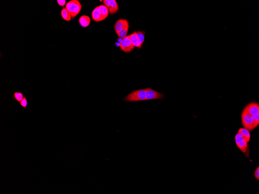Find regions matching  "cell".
Returning <instances> with one entry per match:
<instances>
[{
	"label": "cell",
	"instance_id": "7c38bea8",
	"mask_svg": "<svg viewBox=\"0 0 259 194\" xmlns=\"http://www.w3.org/2000/svg\"><path fill=\"white\" fill-rule=\"evenodd\" d=\"M98 7V9L100 10L102 17L103 20L105 19L108 16L109 11L108 8L104 5H101Z\"/></svg>",
	"mask_w": 259,
	"mask_h": 194
},
{
	"label": "cell",
	"instance_id": "7402d4cb",
	"mask_svg": "<svg viewBox=\"0 0 259 194\" xmlns=\"http://www.w3.org/2000/svg\"><path fill=\"white\" fill-rule=\"evenodd\" d=\"M245 140L244 137H239L235 138V141L236 144L237 145L239 143L242 141V140Z\"/></svg>",
	"mask_w": 259,
	"mask_h": 194
},
{
	"label": "cell",
	"instance_id": "603a6c76",
	"mask_svg": "<svg viewBox=\"0 0 259 194\" xmlns=\"http://www.w3.org/2000/svg\"><path fill=\"white\" fill-rule=\"evenodd\" d=\"M239 137H244L245 138L243 134H242L241 133H240V132H238L237 134L235 136V139Z\"/></svg>",
	"mask_w": 259,
	"mask_h": 194
},
{
	"label": "cell",
	"instance_id": "52a82bcc",
	"mask_svg": "<svg viewBox=\"0 0 259 194\" xmlns=\"http://www.w3.org/2000/svg\"><path fill=\"white\" fill-rule=\"evenodd\" d=\"M244 109L253 116L259 115V105L257 103H251L246 106Z\"/></svg>",
	"mask_w": 259,
	"mask_h": 194
},
{
	"label": "cell",
	"instance_id": "2e32d148",
	"mask_svg": "<svg viewBox=\"0 0 259 194\" xmlns=\"http://www.w3.org/2000/svg\"><path fill=\"white\" fill-rule=\"evenodd\" d=\"M238 132H240L243 134L245 140L248 143L249 142L251 138V134L248 129L244 128H240Z\"/></svg>",
	"mask_w": 259,
	"mask_h": 194
},
{
	"label": "cell",
	"instance_id": "5b68a950",
	"mask_svg": "<svg viewBox=\"0 0 259 194\" xmlns=\"http://www.w3.org/2000/svg\"><path fill=\"white\" fill-rule=\"evenodd\" d=\"M146 100H159L163 99L165 95L163 93H159L152 89L151 88L146 89Z\"/></svg>",
	"mask_w": 259,
	"mask_h": 194
},
{
	"label": "cell",
	"instance_id": "9c48e42d",
	"mask_svg": "<svg viewBox=\"0 0 259 194\" xmlns=\"http://www.w3.org/2000/svg\"><path fill=\"white\" fill-rule=\"evenodd\" d=\"M131 35V40L132 44L136 47L140 48L142 46V44L139 41V38L137 34V32L135 31Z\"/></svg>",
	"mask_w": 259,
	"mask_h": 194
},
{
	"label": "cell",
	"instance_id": "277c9868",
	"mask_svg": "<svg viewBox=\"0 0 259 194\" xmlns=\"http://www.w3.org/2000/svg\"><path fill=\"white\" fill-rule=\"evenodd\" d=\"M135 47L132 44L131 40V35L126 36L122 40L120 44L121 49L125 52L129 53L133 51Z\"/></svg>",
	"mask_w": 259,
	"mask_h": 194
},
{
	"label": "cell",
	"instance_id": "ac0fdd59",
	"mask_svg": "<svg viewBox=\"0 0 259 194\" xmlns=\"http://www.w3.org/2000/svg\"><path fill=\"white\" fill-rule=\"evenodd\" d=\"M145 32H142V31H138L137 32V34L138 37V38L140 43L142 44H143L145 40Z\"/></svg>",
	"mask_w": 259,
	"mask_h": 194
},
{
	"label": "cell",
	"instance_id": "44dd1931",
	"mask_svg": "<svg viewBox=\"0 0 259 194\" xmlns=\"http://www.w3.org/2000/svg\"><path fill=\"white\" fill-rule=\"evenodd\" d=\"M57 3L61 6H64L66 4V1L65 0H57Z\"/></svg>",
	"mask_w": 259,
	"mask_h": 194
},
{
	"label": "cell",
	"instance_id": "ba28073f",
	"mask_svg": "<svg viewBox=\"0 0 259 194\" xmlns=\"http://www.w3.org/2000/svg\"><path fill=\"white\" fill-rule=\"evenodd\" d=\"M128 23V21L125 19H119L116 22L114 25V29L117 35L119 31L125 26L126 24Z\"/></svg>",
	"mask_w": 259,
	"mask_h": 194
},
{
	"label": "cell",
	"instance_id": "d6986e66",
	"mask_svg": "<svg viewBox=\"0 0 259 194\" xmlns=\"http://www.w3.org/2000/svg\"><path fill=\"white\" fill-rule=\"evenodd\" d=\"M20 105L21 107L24 108H26L27 107L28 105V101L26 97L24 96L22 100L19 102Z\"/></svg>",
	"mask_w": 259,
	"mask_h": 194
},
{
	"label": "cell",
	"instance_id": "ffe728a7",
	"mask_svg": "<svg viewBox=\"0 0 259 194\" xmlns=\"http://www.w3.org/2000/svg\"><path fill=\"white\" fill-rule=\"evenodd\" d=\"M254 175H255V178L256 179H257L259 181V167H258L257 168H256V170H255V173H254Z\"/></svg>",
	"mask_w": 259,
	"mask_h": 194
},
{
	"label": "cell",
	"instance_id": "30bf717a",
	"mask_svg": "<svg viewBox=\"0 0 259 194\" xmlns=\"http://www.w3.org/2000/svg\"><path fill=\"white\" fill-rule=\"evenodd\" d=\"M79 23L82 27H87L91 23V19L89 16L83 15L79 18Z\"/></svg>",
	"mask_w": 259,
	"mask_h": 194
},
{
	"label": "cell",
	"instance_id": "7a4b0ae2",
	"mask_svg": "<svg viewBox=\"0 0 259 194\" xmlns=\"http://www.w3.org/2000/svg\"><path fill=\"white\" fill-rule=\"evenodd\" d=\"M146 89L137 90L129 93L124 98V100L127 102H134L146 100Z\"/></svg>",
	"mask_w": 259,
	"mask_h": 194
},
{
	"label": "cell",
	"instance_id": "8fae6325",
	"mask_svg": "<svg viewBox=\"0 0 259 194\" xmlns=\"http://www.w3.org/2000/svg\"><path fill=\"white\" fill-rule=\"evenodd\" d=\"M92 17L94 20L96 21V22H99L103 21L101 13L100 10L98 9V7L95 8L94 10L92 11Z\"/></svg>",
	"mask_w": 259,
	"mask_h": 194
},
{
	"label": "cell",
	"instance_id": "4fadbf2b",
	"mask_svg": "<svg viewBox=\"0 0 259 194\" xmlns=\"http://www.w3.org/2000/svg\"><path fill=\"white\" fill-rule=\"evenodd\" d=\"M248 142L246 140H244L239 143L237 145L238 148H239L241 151L244 153H245L248 150Z\"/></svg>",
	"mask_w": 259,
	"mask_h": 194
},
{
	"label": "cell",
	"instance_id": "3957f363",
	"mask_svg": "<svg viewBox=\"0 0 259 194\" xmlns=\"http://www.w3.org/2000/svg\"><path fill=\"white\" fill-rule=\"evenodd\" d=\"M66 9L70 13L71 17H74L78 15L81 10L82 5L77 0L69 1L66 4Z\"/></svg>",
	"mask_w": 259,
	"mask_h": 194
},
{
	"label": "cell",
	"instance_id": "8992f818",
	"mask_svg": "<svg viewBox=\"0 0 259 194\" xmlns=\"http://www.w3.org/2000/svg\"><path fill=\"white\" fill-rule=\"evenodd\" d=\"M103 3L108 8L110 14H116L119 10V6L116 0H104Z\"/></svg>",
	"mask_w": 259,
	"mask_h": 194
},
{
	"label": "cell",
	"instance_id": "e0dca14e",
	"mask_svg": "<svg viewBox=\"0 0 259 194\" xmlns=\"http://www.w3.org/2000/svg\"><path fill=\"white\" fill-rule=\"evenodd\" d=\"M24 97V94L21 92H16L13 95V97L14 100L19 103L22 101Z\"/></svg>",
	"mask_w": 259,
	"mask_h": 194
},
{
	"label": "cell",
	"instance_id": "6da1fadb",
	"mask_svg": "<svg viewBox=\"0 0 259 194\" xmlns=\"http://www.w3.org/2000/svg\"><path fill=\"white\" fill-rule=\"evenodd\" d=\"M241 121L244 127L249 131H252L258 126L255 122L252 115L246 110L244 109L241 114Z\"/></svg>",
	"mask_w": 259,
	"mask_h": 194
},
{
	"label": "cell",
	"instance_id": "9a60e30c",
	"mask_svg": "<svg viewBox=\"0 0 259 194\" xmlns=\"http://www.w3.org/2000/svg\"><path fill=\"white\" fill-rule=\"evenodd\" d=\"M61 16L62 18L65 21H70L71 20V15L65 8H63L62 9L61 11Z\"/></svg>",
	"mask_w": 259,
	"mask_h": 194
},
{
	"label": "cell",
	"instance_id": "5bb4252c",
	"mask_svg": "<svg viewBox=\"0 0 259 194\" xmlns=\"http://www.w3.org/2000/svg\"><path fill=\"white\" fill-rule=\"evenodd\" d=\"M129 27V26L128 23L126 24L125 27L122 30H121L119 32V33H118V34L117 35L119 38L123 39L127 36L126 35H127L128 32Z\"/></svg>",
	"mask_w": 259,
	"mask_h": 194
}]
</instances>
